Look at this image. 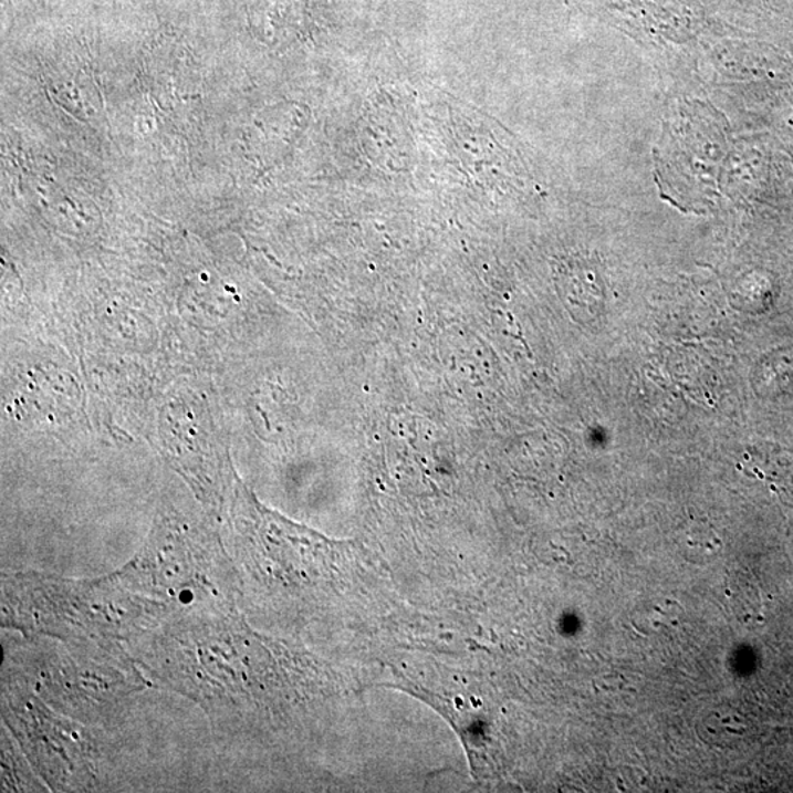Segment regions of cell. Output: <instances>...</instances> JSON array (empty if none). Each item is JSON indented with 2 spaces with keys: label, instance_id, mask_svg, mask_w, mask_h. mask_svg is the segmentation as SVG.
<instances>
[{
  "label": "cell",
  "instance_id": "cell-1",
  "mask_svg": "<svg viewBox=\"0 0 793 793\" xmlns=\"http://www.w3.org/2000/svg\"><path fill=\"white\" fill-rule=\"evenodd\" d=\"M674 604L675 603L670 602L669 606L665 608L661 604L657 603L651 611L638 612V616L635 618V625L643 623L644 630H647L649 625H654V627L658 630L662 625H666L667 622H676V615H678V612L670 611V607L674 606Z\"/></svg>",
  "mask_w": 793,
  "mask_h": 793
}]
</instances>
